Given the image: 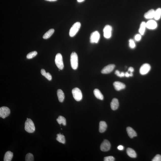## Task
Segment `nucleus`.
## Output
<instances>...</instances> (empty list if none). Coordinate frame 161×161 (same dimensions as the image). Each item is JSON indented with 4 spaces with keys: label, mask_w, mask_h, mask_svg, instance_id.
Listing matches in <instances>:
<instances>
[{
    "label": "nucleus",
    "mask_w": 161,
    "mask_h": 161,
    "mask_svg": "<svg viewBox=\"0 0 161 161\" xmlns=\"http://www.w3.org/2000/svg\"><path fill=\"white\" fill-rule=\"evenodd\" d=\"M100 38V35L99 32L96 31L91 34L90 38V41L92 43H98Z\"/></svg>",
    "instance_id": "nucleus-8"
},
{
    "label": "nucleus",
    "mask_w": 161,
    "mask_h": 161,
    "mask_svg": "<svg viewBox=\"0 0 161 161\" xmlns=\"http://www.w3.org/2000/svg\"><path fill=\"white\" fill-rule=\"evenodd\" d=\"M85 0H77V2H83Z\"/></svg>",
    "instance_id": "nucleus-39"
},
{
    "label": "nucleus",
    "mask_w": 161,
    "mask_h": 161,
    "mask_svg": "<svg viewBox=\"0 0 161 161\" xmlns=\"http://www.w3.org/2000/svg\"><path fill=\"white\" fill-rule=\"evenodd\" d=\"M111 144L110 142L107 140H104L101 143L100 146L101 151L103 152H106L109 150L111 148Z\"/></svg>",
    "instance_id": "nucleus-9"
},
{
    "label": "nucleus",
    "mask_w": 161,
    "mask_h": 161,
    "mask_svg": "<svg viewBox=\"0 0 161 161\" xmlns=\"http://www.w3.org/2000/svg\"><path fill=\"white\" fill-rule=\"evenodd\" d=\"M117 149H118V150H122L124 149V146H122L120 145L118 147H117Z\"/></svg>",
    "instance_id": "nucleus-35"
},
{
    "label": "nucleus",
    "mask_w": 161,
    "mask_h": 161,
    "mask_svg": "<svg viewBox=\"0 0 161 161\" xmlns=\"http://www.w3.org/2000/svg\"><path fill=\"white\" fill-rule=\"evenodd\" d=\"M119 103L118 99L116 98L113 99L111 104V109L114 111L118 109Z\"/></svg>",
    "instance_id": "nucleus-15"
},
{
    "label": "nucleus",
    "mask_w": 161,
    "mask_h": 161,
    "mask_svg": "<svg viewBox=\"0 0 161 161\" xmlns=\"http://www.w3.org/2000/svg\"><path fill=\"white\" fill-rule=\"evenodd\" d=\"M104 161H115V158L112 156L106 157L104 158Z\"/></svg>",
    "instance_id": "nucleus-31"
},
{
    "label": "nucleus",
    "mask_w": 161,
    "mask_h": 161,
    "mask_svg": "<svg viewBox=\"0 0 161 161\" xmlns=\"http://www.w3.org/2000/svg\"><path fill=\"white\" fill-rule=\"evenodd\" d=\"M56 121L59 124H62L64 126L66 125V120L65 117L62 116H59L58 118L56 119Z\"/></svg>",
    "instance_id": "nucleus-26"
},
{
    "label": "nucleus",
    "mask_w": 161,
    "mask_h": 161,
    "mask_svg": "<svg viewBox=\"0 0 161 161\" xmlns=\"http://www.w3.org/2000/svg\"><path fill=\"white\" fill-rule=\"evenodd\" d=\"M46 0L48 1H57V0Z\"/></svg>",
    "instance_id": "nucleus-40"
},
{
    "label": "nucleus",
    "mask_w": 161,
    "mask_h": 161,
    "mask_svg": "<svg viewBox=\"0 0 161 161\" xmlns=\"http://www.w3.org/2000/svg\"><path fill=\"white\" fill-rule=\"evenodd\" d=\"M13 156V153L10 151H8L5 153L4 156V161H11Z\"/></svg>",
    "instance_id": "nucleus-19"
},
{
    "label": "nucleus",
    "mask_w": 161,
    "mask_h": 161,
    "mask_svg": "<svg viewBox=\"0 0 161 161\" xmlns=\"http://www.w3.org/2000/svg\"><path fill=\"white\" fill-rule=\"evenodd\" d=\"M141 35L140 34H136L135 37V40L136 41L139 42L141 40Z\"/></svg>",
    "instance_id": "nucleus-33"
},
{
    "label": "nucleus",
    "mask_w": 161,
    "mask_h": 161,
    "mask_svg": "<svg viewBox=\"0 0 161 161\" xmlns=\"http://www.w3.org/2000/svg\"><path fill=\"white\" fill-rule=\"evenodd\" d=\"M41 73L43 76H44V75L46 73V71L45 69H42L41 71Z\"/></svg>",
    "instance_id": "nucleus-36"
},
{
    "label": "nucleus",
    "mask_w": 161,
    "mask_h": 161,
    "mask_svg": "<svg viewBox=\"0 0 161 161\" xmlns=\"http://www.w3.org/2000/svg\"><path fill=\"white\" fill-rule=\"evenodd\" d=\"M130 76L132 77L133 76V74L132 72H130Z\"/></svg>",
    "instance_id": "nucleus-41"
},
{
    "label": "nucleus",
    "mask_w": 161,
    "mask_h": 161,
    "mask_svg": "<svg viewBox=\"0 0 161 161\" xmlns=\"http://www.w3.org/2000/svg\"><path fill=\"white\" fill-rule=\"evenodd\" d=\"M57 95L59 102H63L65 98L64 93L63 91L61 90H58L57 91Z\"/></svg>",
    "instance_id": "nucleus-20"
},
{
    "label": "nucleus",
    "mask_w": 161,
    "mask_h": 161,
    "mask_svg": "<svg viewBox=\"0 0 161 161\" xmlns=\"http://www.w3.org/2000/svg\"><path fill=\"white\" fill-rule=\"evenodd\" d=\"M70 63L72 69H76L78 66V59L77 54L75 52H73L70 56Z\"/></svg>",
    "instance_id": "nucleus-2"
},
{
    "label": "nucleus",
    "mask_w": 161,
    "mask_h": 161,
    "mask_svg": "<svg viewBox=\"0 0 161 161\" xmlns=\"http://www.w3.org/2000/svg\"><path fill=\"white\" fill-rule=\"evenodd\" d=\"M54 32V30L53 29H50L44 34L43 36V38L45 39H48L53 34Z\"/></svg>",
    "instance_id": "nucleus-23"
},
{
    "label": "nucleus",
    "mask_w": 161,
    "mask_h": 161,
    "mask_svg": "<svg viewBox=\"0 0 161 161\" xmlns=\"http://www.w3.org/2000/svg\"><path fill=\"white\" fill-rule=\"evenodd\" d=\"M24 129L27 132L29 133H32L35 131V128L34 123L30 119L27 118L25 123Z\"/></svg>",
    "instance_id": "nucleus-1"
},
{
    "label": "nucleus",
    "mask_w": 161,
    "mask_h": 161,
    "mask_svg": "<svg viewBox=\"0 0 161 161\" xmlns=\"http://www.w3.org/2000/svg\"><path fill=\"white\" fill-rule=\"evenodd\" d=\"M57 137L56 138V140L59 142L65 144L66 143V139L65 136L62 135L60 133L57 135Z\"/></svg>",
    "instance_id": "nucleus-25"
},
{
    "label": "nucleus",
    "mask_w": 161,
    "mask_h": 161,
    "mask_svg": "<svg viewBox=\"0 0 161 161\" xmlns=\"http://www.w3.org/2000/svg\"><path fill=\"white\" fill-rule=\"evenodd\" d=\"M161 17V8H159L155 11L154 18L156 20H159Z\"/></svg>",
    "instance_id": "nucleus-24"
},
{
    "label": "nucleus",
    "mask_w": 161,
    "mask_h": 161,
    "mask_svg": "<svg viewBox=\"0 0 161 161\" xmlns=\"http://www.w3.org/2000/svg\"><path fill=\"white\" fill-rule=\"evenodd\" d=\"M153 161H161V156L160 155H156L152 160Z\"/></svg>",
    "instance_id": "nucleus-32"
},
{
    "label": "nucleus",
    "mask_w": 161,
    "mask_h": 161,
    "mask_svg": "<svg viewBox=\"0 0 161 161\" xmlns=\"http://www.w3.org/2000/svg\"><path fill=\"white\" fill-rule=\"evenodd\" d=\"M146 28L150 30H155L157 28L158 24L155 20H150L146 23Z\"/></svg>",
    "instance_id": "nucleus-11"
},
{
    "label": "nucleus",
    "mask_w": 161,
    "mask_h": 161,
    "mask_svg": "<svg viewBox=\"0 0 161 161\" xmlns=\"http://www.w3.org/2000/svg\"><path fill=\"white\" fill-rule=\"evenodd\" d=\"M37 54V53L36 51L31 52L27 55L26 57L27 59H31L35 57Z\"/></svg>",
    "instance_id": "nucleus-28"
},
{
    "label": "nucleus",
    "mask_w": 161,
    "mask_h": 161,
    "mask_svg": "<svg viewBox=\"0 0 161 161\" xmlns=\"http://www.w3.org/2000/svg\"><path fill=\"white\" fill-rule=\"evenodd\" d=\"M113 85L115 89L117 91H120L121 90L124 89L126 87L125 85L124 84L117 81L115 82Z\"/></svg>",
    "instance_id": "nucleus-13"
},
{
    "label": "nucleus",
    "mask_w": 161,
    "mask_h": 161,
    "mask_svg": "<svg viewBox=\"0 0 161 161\" xmlns=\"http://www.w3.org/2000/svg\"><path fill=\"white\" fill-rule=\"evenodd\" d=\"M127 153L128 155L130 157L136 158L137 156V154L136 152L131 148H128L127 149Z\"/></svg>",
    "instance_id": "nucleus-21"
},
{
    "label": "nucleus",
    "mask_w": 161,
    "mask_h": 161,
    "mask_svg": "<svg viewBox=\"0 0 161 161\" xmlns=\"http://www.w3.org/2000/svg\"><path fill=\"white\" fill-rule=\"evenodd\" d=\"M129 45L131 49H134L136 47L135 43L133 39H130L129 40Z\"/></svg>",
    "instance_id": "nucleus-29"
},
{
    "label": "nucleus",
    "mask_w": 161,
    "mask_h": 161,
    "mask_svg": "<svg viewBox=\"0 0 161 161\" xmlns=\"http://www.w3.org/2000/svg\"><path fill=\"white\" fill-rule=\"evenodd\" d=\"M55 61L57 67L61 70L63 69L64 67L63 58L60 53H58L56 54Z\"/></svg>",
    "instance_id": "nucleus-4"
},
{
    "label": "nucleus",
    "mask_w": 161,
    "mask_h": 161,
    "mask_svg": "<svg viewBox=\"0 0 161 161\" xmlns=\"http://www.w3.org/2000/svg\"><path fill=\"white\" fill-rule=\"evenodd\" d=\"M112 27L109 25H106L103 29L104 36L107 39L111 38L112 33Z\"/></svg>",
    "instance_id": "nucleus-6"
},
{
    "label": "nucleus",
    "mask_w": 161,
    "mask_h": 161,
    "mask_svg": "<svg viewBox=\"0 0 161 161\" xmlns=\"http://www.w3.org/2000/svg\"><path fill=\"white\" fill-rule=\"evenodd\" d=\"M72 93L74 99L77 101H79L82 99V92L79 88H75L72 89Z\"/></svg>",
    "instance_id": "nucleus-5"
},
{
    "label": "nucleus",
    "mask_w": 161,
    "mask_h": 161,
    "mask_svg": "<svg viewBox=\"0 0 161 161\" xmlns=\"http://www.w3.org/2000/svg\"><path fill=\"white\" fill-rule=\"evenodd\" d=\"M128 70L130 72H134V69L133 67H130L129 68Z\"/></svg>",
    "instance_id": "nucleus-37"
},
{
    "label": "nucleus",
    "mask_w": 161,
    "mask_h": 161,
    "mask_svg": "<svg viewBox=\"0 0 161 161\" xmlns=\"http://www.w3.org/2000/svg\"><path fill=\"white\" fill-rule=\"evenodd\" d=\"M44 76L49 81H50L52 79L51 75L48 72H46Z\"/></svg>",
    "instance_id": "nucleus-34"
},
{
    "label": "nucleus",
    "mask_w": 161,
    "mask_h": 161,
    "mask_svg": "<svg viewBox=\"0 0 161 161\" xmlns=\"http://www.w3.org/2000/svg\"><path fill=\"white\" fill-rule=\"evenodd\" d=\"M115 67L114 64H110L104 67L101 71L102 74H107L111 73Z\"/></svg>",
    "instance_id": "nucleus-12"
},
{
    "label": "nucleus",
    "mask_w": 161,
    "mask_h": 161,
    "mask_svg": "<svg viewBox=\"0 0 161 161\" xmlns=\"http://www.w3.org/2000/svg\"><path fill=\"white\" fill-rule=\"evenodd\" d=\"M11 113L9 108L6 107L0 108V117L4 119L9 115Z\"/></svg>",
    "instance_id": "nucleus-7"
},
{
    "label": "nucleus",
    "mask_w": 161,
    "mask_h": 161,
    "mask_svg": "<svg viewBox=\"0 0 161 161\" xmlns=\"http://www.w3.org/2000/svg\"><path fill=\"white\" fill-rule=\"evenodd\" d=\"M26 161H34V157L33 155L31 153H28L26 155L25 158Z\"/></svg>",
    "instance_id": "nucleus-27"
},
{
    "label": "nucleus",
    "mask_w": 161,
    "mask_h": 161,
    "mask_svg": "<svg viewBox=\"0 0 161 161\" xmlns=\"http://www.w3.org/2000/svg\"><path fill=\"white\" fill-rule=\"evenodd\" d=\"M115 74L117 76L121 78L124 77L125 76V73H124V72H120L119 71L117 70L115 71Z\"/></svg>",
    "instance_id": "nucleus-30"
},
{
    "label": "nucleus",
    "mask_w": 161,
    "mask_h": 161,
    "mask_svg": "<svg viewBox=\"0 0 161 161\" xmlns=\"http://www.w3.org/2000/svg\"><path fill=\"white\" fill-rule=\"evenodd\" d=\"M127 131L128 136L131 138H133L137 136V133L136 131L131 127H127Z\"/></svg>",
    "instance_id": "nucleus-16"
},
{
    "label": "nucleus",
    "mask_w": 161,
    "mask_h": 161,
    "mask_svg": "<svg viewBox=\"0 0 161 161\" xmlns=\"http://www.w3.org/2000/svg\"><path fill=\"white\" fill-rule=\"evenodd\" d=\"M81 24L79 22L75 23L71 27L69 31V35L71 37H74L77 33L80 28Z\"/></svg>",
    "instance_id": "nucleus-3"
},
{
    "label": "nucleus",
    "mask_w": 161,
    "mask_h": 161,
    "mask_svg": "<svg viewBox=\"0 0 161 161\" xmlns=\"http://www.w3.org/2000/svg\"><path fill=\"white\" fill-rule=\"evenodd\" d=\"M155 13V10L153 9H150L144 14V18L146 19L152 20V19L154 18Z\"/></svg>",
    "instance_id": "nucleus-14"
},
{
    "label": "nucleus",
    "mask_w": 161,
    "mask_h": 161,
    "mask_svg": "<svg viewBox=\"0 0 161 161\" xmlns=\"http://www.w3.org/2000/svg\"><path fill=\"white\" fill-rule=\"evenodd\" d=\"M125 76L127 77H129L130 76V73H129L128 72H126L125 73Z\"/></svg>",
    "instance_id": "nucleus-38"
},
{
    "label": "nucleus",
    "mask_w": 161,
    "mask_h": 161,
    "mask_svg": "<svg viewBox=\"0 0 161 161\" xmlns=\"http://www.w3.org/2000/svg\"><path fill=\"white\" fill-rule=\"evenodd\" d=\"M93 92L94 95L97 98L101 100L104 99L103 95L99 90L95 89L94 90Z\"/></svg>",
    "instance_id": "nucleus-22"
},
{
    "label": "nucleus",
    "mask_w": 161,
    "mask_h": 161,
    "mask_svg": "<svg viewBox=\"0 0 161 161\" xmlns=\"http://www.w3.org/2000/svg\"><path fill=\"white\" fill-rule=\"evenodd\" d=\"M146 28V23L142 22L140 24L139 29L138 31L140 34L141 35H143L145 32Z\"/></svg>",
    "instance_id": "nucleus-17"
},
{
    "label": "nucleus",
    "mask_w": 161,
    "mask_h": 161,
    "mask_svg": "<svg viewBox=\"0 0 161 161\" xmlns=\"http://www.w3.org/2000/svg\"><path fill=\"white\" fill-rule=\"evenodd\" d=\"M107 125L106 123L104 121L100 122L99 125V131L100 133L104 132L106 130Z\"/></svg>",
    "instance_id": "nucleus-18"
},
{
    "label": "nucleus",
    "mask_w": 161,
    "mask_h": 161,
    "mask_svg": "<svg viewBox=\"0 0 161 161\" xmlns=\"http://www.w3.org/2000/svg\"><path fill=\"white\" fill-rule=\"evenodd\" d=\"M151 69V66L148 64L145 63L141 66L140 69V73L142 75L146 74Z\"/></svg>",
    "instance_id": "nucleus-10"
}]
</instances>
